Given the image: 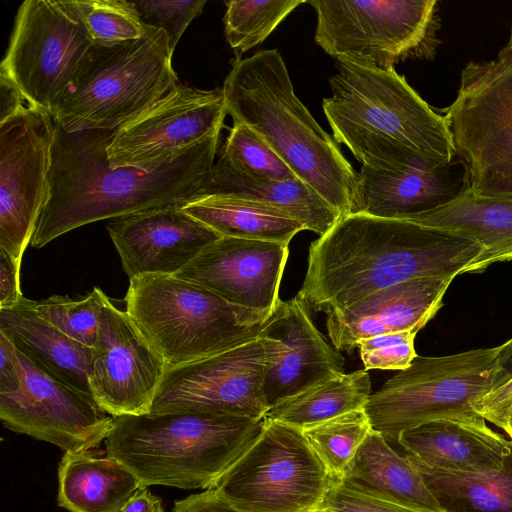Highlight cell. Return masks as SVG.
Listing matches in <instances>:
<instances>
[{"label": "cell", "instance_id": "1", "mask_svg": "<svg viewBox=\"0 0 512 512\" xmlns=\"http://www.w3.org/2000/svg\"><path fill=\"white\" fill-rule=\"evenodd\" d=\"M481 252L457 232L352 213L310 244L296 297L328 316L403 282L468 273Z\"/></svg>", "mask_w": 512, "mask_h": 512}, {"label": "cell", "instance_id": "2", "mask_svg": "<svg viewBox=\"0 0 512 512\" xmlns=\"http://www.w3.org/2000/svg\"><path fill=\"white\" fill-rule=\"evenodd\" d=\"M115 130L67 132L55 123L49 192L30 245L42 248L92 222L117 219L199 195L215 164L219 134L153 171L114 167L107 147Z\"/></svg>", "mask_w": 512, "mask_h": 512}, {"label": "cell", "instance_id": "3", "mask_svg": "<svg viewBox=\"0 0 512 512\" xmlns=\"http://www.w3.org/2000/svg\"><path fill=\"white\" fill-rule=\"evenodd\" d=\"M336 68L322 108L333 139L362 165L394 171L455 160L445 118L394 67L336 60Z\"/></svg>", "mask_w": 512, "mask_h": 512}, {"label": "cell", "instance_id": "4", "mask_svg": "<svg viewBox=\"0 0 512 512\" xmlns=\"http://www.w3.org/2000/svg\"><path fill=\"white\" fill-rule=\"evenodd\" d=\"M233 124L257 131L297 178L344 217L351 214L358 172L294 92L275 50L235 59L222 88Z\"/></svg>", "mask_w": 512, "mask_h": 512}, {"label": "cell", "instance_id": "5", "mask_svg": "<svg viewBox=\"0 0 512 512\" xmlns=\"http://www.w3.org/2000/svg\"><path fill=\"white\" fill-rule=\"evenodd\" d=\"M266 417L163 412L116 418L106 454L144 487L212 489L262 431Z\"/></svg>", "mask_w": 512, "mask_h": 512}, {"label": "cell", "instance_id": "6", "mask_svg": "<svg viewBox=\"0 0 512 512\" xmlns=\"http://www.w3.org/2000/svg\"><path fill=\"white\" fill-rule=\"evenodd\" d=\"M124 301L125 311L166 369L256 339L273 316L231 304L176 275L131 278Z\"/></svg>", "mask_w": 512, "mask_h": 512}, {"label": "cell", "instance_id": "7", "mask_svg": "<svg viewBox=\"0 0 512 512\" xmlns=\"http://www.w3.org/2000/svg\"><path fill=\"white\" fill-rule=\"evenodd\" d=\"M172 56L166 32L151 26L138 40L93 44L55 123L67 132L117 130L180 84Z\"/></svg>", "mask_w": 512, "mask_h": 512}, {"label": "cell", "instance_id": "8", "mask_svg": "<svg viewBox=\"0 0 512 512\" xmlns=\"http://www.w3.org/2000/svg\"><path fill=\"white\" fill-rule=\"evenodd\" d=\"M444 111L469 191L481 198H511L512 27L495 59L465 66L457 97Z\"/></svg>", "mask_w": 512, "mask_h": 512}, {"label": "cell", "instance_id": "9", "mask_svg": "<svg viewBox=\"0 0 512 512\" xmlns=\"http://www.w3.org/2000/svg\"><path fill=\"white\" fill-rule=\"evenodd\" d=\"M498 346L458 354L416 356L371 394L364 410L387 441L423 423L480 416L475 404L494 388Z\"/></svg>", "mask_w": 512, "mask_h": 512}, {"label": "cell", "instance_id": "10", "mask_svg": "<svg viewBox=\"0 0 512 512\" xmlns=\"http://www.w3.org/2000/svg\"><path fill=\"white\" fill-rule=\"evenodd\" d=\"M336 479L301 430L266 417L212 489L236 512H319Z\"/></svg>", "mask_w": 512, "mask_h": 512}, {"label": "cell", "instance_id": "11", "mask_svg": "<svg viewBox=\"0 0 512 512\" xmlns=\"http://www.w3.org/2000/svg\"><path fill=\"white\" fill-rule=\"evenodd\" d=\"M315 42L336 60L386 70L408 59H433L439 40L436 0H309Z\"/></svg>", "mask_w": 512, "mask_h": 512}, {"label": "cell", "instance_id": "12", "mask_svg": "<svg viewBox=\"0 0 512 512\" xmlns=\"http://www.w3.org/2000/svg\"><path fill=\"white\" fill-rule=\"evenodd\" d=\"M92 46L61 1L27 0L18 8L0 70L14 81L28 105L53 116Z\"/></svg>", "mask_w": 512, "mask_h": 512}, {"label": "cell", "instance_id": "13", "mask_svg": "<svg viewBox=\"0 0 512 512\" xmlns=\"http://www.w3.org/2000/svg\"><path fill=\"white\" fill-rule=\"evenodd\" d=\"M280 348L265 337L213 356L167 368L151 411L210 412L262 419L269 410L263 381Z\"/></svg>", "mask_w": 512, "mask_h": 512}, {"label": "cell", "instance_id": "14", "mask_svg": "<svg viewBox=\"0 0 512 512\" xmlns=\"http://www.w3.org/2000/svg\"><path fill=\"white\" fill-rule=\"evenodd\" d=\"M16 358L20 386L0 393V419L6 428L65 452L92 450L106 440L116 418L92 395L50 374L17 347Z\"/></svg>", "mask_w": 512, "mask_h": 512}, {"label": "cell", "instance_id": "15", "mask_svg": "<svg viewBox=\"0 0 512 512\" xmlns=\"http://www.w3.org/2000/svg\"><path fill=\"white\" fill-rule=\"evenodd\" d=\"M54 140L53 117L28 104L0 123V250L20 263L48 197Z\"/></svg>", "mask_w": 512, "mask_h": 512}, {"label": "cell", "instance_id": "16", "mask_svg": "<svg viewBox=\"0 0 512 512\" xmlns=\"http://www.w3.org/2000/svg\"><path fill=\"white\" fill-rule=\"evenodd\" d=\"M227 115L222 89L177 85L117 130L107 147L114 167L153 171L219 134Z\"/></svg>", "mask_w": 512, "mask_h": 512}, {"label": "cell", "instance_id": "17", "mask_svg": "<svg viewBox=\"0 0 512 512\" xmlns=\"http://www.w3.org/2000/svg\"><path fill=\"white\" fill-rule=\"evenodd\" d=\"M165 371L164 361L128 313L108 297L89 377L99 406L115 418L149 413Z\"/></svg>", "mask_w": 512, "mask_h": 512}, {"label": "cell", "instance_id": "18", "mask_svg": "<svg viewBox=\"0 0 512 512\" xmlns=\"http://www.w3.org/2000/svg\"><path fill=\"white\" fill-rule=\"evenodd\" d=\"M288 255L286 244L220 237L176 276L204 286L231 304L274 314Z\"/></svg>", "mask_w": 512, "mask_h": 512}, {"label": "cell", "instance_id": "19", "mask_svg": "<svg viewBox=\"0 0 512 512\" xmlns=\"http://www.w3.org/2000/svg\"><path fill=\"white\" fill-rule=\"evenodd\" d=\"M109 236L129 278L176 275L221 236L184 212L167 205L113 219Z\"/></svg>", "mask_w": 512, "mask_h": 512}, {"label": "cell", "instance_id": "20", "mask_svg": "<svg viewBox=\"0 0 512 512\" xmlns=\"http://www.w3.org/2000/svg\"><path fill=\"white\" fill-rule=\"evenodd\" d=\"M261 336L280 344L263 381L269 409L344 373V358L316 328L309 309L296 296L280 300Z\"/></svg>", "mask_w": 512, "mask_h": 512}, {"label": "cell", "instance_id": "21", "mask_svg": "<svg viewBox=\"0 0 512 512\" xmlns=\"http://www.w3.org/2000/svg\"><path fill=\"white\" fill-rule=\"evenodd\" d=\"M453 277H423L375 292L349 308L330 314L326 330L332 345L352 353L358 342L373 336L418 332L442 306Z\"/></svg>", "mask_w": 512, "mask_h": 512}, {"label": "cell", "instance_id": "22", "mask_svg": "<svg viewBox=\"0 0 512 512\" xmlns=\"http://www.w3.org/2000/svg\"><path fill=\"white\" fill-rule=\"evenodd\" d=\"M459 161L426 163L400 170H378L362 165L352 213L410 220L443 207L469 190Z\"/></svg>", "mask_w": 512, "mask_h": 512}, {"label": "cell", "instance_id": "23", "mask_svg": "<svg viewBox=\"0 0 512 512\" xmlns=\"http://www.w3.org/2000/svg\"><path fill=\"white\" fill-rule=\"evenodd\" d=\"M478 417L443 418L401 432L398 444L405 454L435 469L458 473L500 470L511 440Z\"/></svg>", "mask_w": 512, "mask_h": 512}, {"label": "cell", "instance_id": "24", "mask_svg": "<svg viewBox=\"0 0 512 512\" xmlns=\"http://www.w3.org/2000/svg\"><path fill=\"white\" fill-rule=\"evenodd\" d=\"M0 327L9 331L16 347L37 365L92 395L89 377L94 349L68 337L41 318L34 300L23 296L15 305L0 309Z\"/></svg>", "mask_w": 512, "mask_h": 512}, {"label": "cell", "instance_id": "25", "mask_svg": "<svg viewBox=\"0 0 512 512\" xmlns=\"http://www.w3.org/2000/svg\"><path fill=\"white\" fill-rule=\"evenodd\" d=\"M144 487L121 462L93 450L65 452L58 466V505L69 512H121Z\"/></svg>", "mask_w": 512, "mask_h": 512}, {"label": "cell", "instance_id": "26", "mask_svg": "<svg viewBox=\"0 0 512 512\" xmlns=\"http://www.w3.org/2000/svg\"><path fill=\"white\" fill-rule=\"evenodd\" d=\"M229 195L274 207L319 236L341 218L313 188L299 178L285 181L256 180L238 172L223 158L213 165L199 195ZM198 195V196H199Z\"/></svg>", "mask_w": 512, "mask_h": 512}, {"label": "cell", "instance_id": "27", "mask_svg": "<svg viewBox=\"0 0 512 512\" xmlns=\"http://www.w3.org/2000/svg\"><path fill=\"white\" fill-rule=\"evenodd\" d=\"M408 221L457 232L476 241L482 252L470 273L512 260V197L481 198L467 190L453 202Z\"/></svg>", "mask_w": 512, "mask_h": 512}, {"label": "cell", "instance_id": "28", "mask_svg": "<svg viewBox=\"0 0 512 512\" xmlns=\"http://www.w3.org/2000/svg\"><path fill=\"white\" fill-rule=\"evenodd\" d=\"M342 478L427 512H444L420 472L371 429Z\"/></svg>", "mask_w": 512, "mask_h": 512}, {"label": "cell", "instance_id": "29", "mask_svg": "<svg viewBox=\"0 0 512 512\" xmlns=\"http://www.w3.org/2000/svg\"><path fill=\"white\" fill-rule=\"evenodd\" d=\"M181 208L221 237L288 245L298 232L305 230L297 220L274 207L229 195H199Z\"/></svg>", "mask_w": 512, "mask_h": 512}, {"label": "cell", "instance_id": "30", "mask_svg": "<svg viewBox=\"0 0 512 512\" xmlns=\"http://www.w3.org/2000/svg\"><path fill=\"white\" fill-rule=\"evenodd\" d=\"M405 456L444 512H512V441L504 466L487 473L435 469Z\"/></svg>", "mask_w": 512, "mask_h": 512}, {"label": "cell", "instance_id": "31", "mask_svg": "<svg viewBox=\"0 0 512 512\" xmlns=\"http://www.w3.org/2000/svg\"><path fill=\"white\" fill-rule=\"evenodd\" d=\"M371 396L366 370L342 373L270 408L266 417L299 430L364 409Z\"/></svg>", "mask_w": 512, "mask_h": 512}, {"label": "cell", "instance_id": "32", "mask_svg": "<svg viewBox=\"0 0 512 512\" xmlns=\"http://www.w3.org/2000/svg\"><path fill=\"white\" fill-rule=\"evenodd\" d=\"M303 0L226 1L224 30L236 59L261 44Z\"/></svg>", "mask_w": 512, "mask_h": 512}, {"label": "cell", "instance_id": "33", "mask_svg": "<svg viewBox=\"0 0 512 512\" xmlns=\"http://www.w3.org/2000/svg\"><path fill=\"white\" fill-rule=\"evenodd\" d=\"M62 5L82 25L94 45H114L140 39L146 26L133 1L70 0Z\"/></svg>", "mask_w": 512, "mask_h": 512}, {"label": "cell", "instance_id": "34", "mask_svg": "<svg viewBox=\"0 0 512 512\" xmlns=\"http://www.w3.org/2000/svg\"><path fill=\"white\" fill-rule=\"evenodd\" d=\"M372 426L364 409L354 410L302 430L334 478L345 470Z\"/></svg>", "mask_w": 512, "mask_h": 512}, {"label": "cell", "instance_id": "35", "mask_svg": "<svg viewBox=\"0 0 512 512\" xmlns=\"http://www.w3.org/2000/svg\"><path fill=\"white\" fill-rule=\"evenodd\" d=\"M107 298L100 288L93 287L89 294L78 299L53 295L35 301V310L41 318L68 337L94 349L98 339L100 315Z\"/></svg>", "mask_w": 512, "mask_h": 512}, {"label": "cell", "instance_id": "36", "mask_svg": "<svg viewBox=\"0 0 512 512\" xmlns=\"http://www.w3.org/2000/svg\"><path fill=\"white\" fill-rule=\"evenodd\" d=\"M220 157L238 172L256 180L297 178L267 141L246 124H233Z\"/></svg>", "mask_w": 512, "mask_h": 512}, {"label": "cell", "instance_id": "37", "mask_svg": "<svg viewBox=\"0 0 512 512\" xmlns=\"http://www.w3.org/2000/svg\"><path fill=\"white\" fill-rule=\"evenodd\" d=\"M325 512H427L346 478H338L323 502Z\"/></svg>", "mask_w": 512, "mask_h": 512}, {"label": "cell", "instance_id": "38", "mask_svg": "<svg viewBox=\"0 0 512 512\" xmlns=\"http://www.w3.org/2000/svg\"><path fill=\"white\" fill-rule=\"evenodd\" d=\"M140 19L146 26L163 29L172 53L188 25L198 17L206 0L133 1Z\"/></svg>", "mask_w": 512, "mask_h": 512}, {"label": "cell", "instance_id": "39", "mask_svg": "<svg viewBox=\"0 0 512 512\" xmlns=\"http://www.w3.org/2000/svg\"><path fill=\"white\" fill-rule=\"evenodd\" d=\"M413 330L392 332L373 336L358 342L364 370H404L417 356Z\"/></svg>", "mask_w": 512, "mask_h": 512}, {"label": "cell", "instance_id": "40", "mask_svg": "<svg viewBox=\"0 0 512 512\" xmlns=\"http://www.w3.org/2000/svg\"><path fill=\"white\" fill-rule=\"evenodd\" d=\"M474 409L485 420L506 431L512 412V380L485 395Z\"/></svg>", "mask_w": 512, "mask_h": 512}, {"label": "cell", "instance_id": "41", "mask_svg": "<svg viewBox=\"0 0 512 512\" xmlns=\"http://www.w3.org/2000/svg\"><path fill=\"white\" fill-rule=\"evenodd\" d=\"M21 263L0 250V309L15 305L24 295L20 288Z\"/></svg>", "mask_w": 512, "mask_h": 512}, {"label": "cell", "instance_id": "42", "mask_svg": "<svg viewBox=\"0 0 512 512\" xmlns=\"http://www.w3.org/2000/svg\"><path fill=\"white\" fill-rule=\"evenodd\" d=\"M19 386L16 346L9 331L0 327V393L14 392Z\"/></svg>", "mask_w": 512, "mask_h": 512}, {"label": "cell", "instance_id": "43", "mask_svg": "<svg viewBox=\"0 0 512 512\" xmlns=\"http://www.w3.org/2000/svg\"><path fill=\"white\" fill-rule=\"evenodd\" d=\"M173 512H236L213 489L190 495L175 502ZM325 512V511H319Z\"/></svg>", "mask_w": 512, "mask_h": 512}, {"label": "cell", "instance_id": "44", "mask_svg": "<svg viewBox=\"0 0 512 512\" xmlns=\"http://www.w3.org/2000/svg\"><path fill=\"white\" fill-rule=\"evenodd\" d=\"M27 105L26 99L14 81L0 70V123L12 117Z\"/></svg>", "mask_w": 512, "mask_h": 512}, {"label": "cell", "instance_id": "45", "mask_svg": "<svg viewBox=\"0 0 512 512\" xmlns=\"http://www.w3.org/2000/svg\"><path fill=\"white\" fill-rule=\"evenodd\" d=\"M512 380V338L498 346L494 388L497 390Z\"/></svg>", "mask_w": 512, "mask_h": 512}, {"label": "cell", "instance_id": "46", "mask_svg": "<svg viewBox=\"0 0 512 512\" xmlns=\"http://www.w3.org/2000/svg\"><path fill=\"white\" fill-rule=\"evenodd\" d=\"M121 512H165L161 500L147 487H141Z\"/></svg>", "mask_w": 512, "mask_h": 512}, {"label": "cell", "instance_id": "47", "mask_svg": "<svg viewBox=\"0 0 512 512\" xmlns=\"http://www.w3.org/2000/svg\"><path fill=\"white\" fill-rule=\"evenodd\" d=\"M505 432L507 433V435L509 436L510 440L512 441V412L510 414L508 425H507V429H506Z\"/></svg>", "mask_w": 512, "mask_h": 512}]
</instances>
